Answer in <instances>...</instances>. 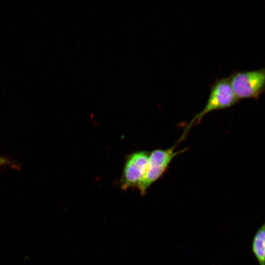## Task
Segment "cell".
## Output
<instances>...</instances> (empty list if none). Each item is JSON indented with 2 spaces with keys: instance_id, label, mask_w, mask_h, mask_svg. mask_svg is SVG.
I'll return each instance as SVG.
<instances>
[{
  "instance_id": "obj_1",
  "label": "cell",
  "mask_w": 265,
  "mask_h": 265,
  "mask_svg": "<svg viewBox=\"0 0 265 265\" xmlns=\"http://www.w3.org/2000/svg\"><path fill=\"white\" fill-rule=\"evenodd\" d=\"M231 86L229 77L216 80L212 85L206 105L186 126L179 141H182L193 125L199 123L204 116L212 111L229 108L238 102Z\"/></svg>"
},
{
  "instance_id": "obj_2",
  "label": "cell",
  "mask_w": 265,
  "mask_h": 265,
  "mask_svg": "<svg viewBox=\"0 0 265 265\" xmlns=\"http://www.w3.org/2000/svg\"><path fill=\"white\" fill-rule=\"evenodd\" d=\"M229 81L233 91L239 101L241 99H258L265 87L264 68L233 73Z\"/></svg>"
},
{
  "instance_id": "obj_3",
  "label": "cell",
  "mask_w": 265,
  "mask_h": 265,
  "mask_svg": "<svg viewBox=\"0 0 265 265\" xmlns=\"http://www.w3.org/2000/svg\"><path fill=\"white\" fill-rule=\"evenodd\" d=\"M175 145L166 149H156L150 153L147 171L137 188L144 196L148 188L166 171L173 158L184 150L176 151Z\"/></svg>"
},
{
  "instance_id": "obj_4",
  "label": "cell",
  "mask_w": 265,
  "mask_h": 265,
  "mask_svg": "<svg viewBox=\"0 0 265 265\" xmlns=\"http://www.w3.org/2000/svg\"><path fill=\"white\" fill-rule=\"evenodd\" d=\"M150 152L137 151L127 157L120 180V187L123 190L137 188L147 171Z\"/></svg>"
},
{
  "instance_id": "obj_5",
  "label": "cell",
  "mask_w": 265,
  "mask_h": 265,
  "mask_svg": "<svg viewBox=\"0 0 265 265\" xmlns=\"http://www.w3.org/2000/svg\"><path fill=\"white\" fill-rule=\"evenodd\" d=\"M252 250L259 265H265V226L264 224L253 237Z\"/></svg>"
},
{
  "instance_id": "obj_6",
  "label": "cell",
  "mask_w": 265,
  "mask_h": 265,
  "mask_svg": "<svg viewBox=\"0 0 265 265\" xmlns=\"http://www.w3.org/2000/svg\"><path fill=\"white\" fill-rule=\"evenodd\" d=\"M11 162L9 160L0 156V166L10 165Z\"/></svg>"
}]
</instances>
